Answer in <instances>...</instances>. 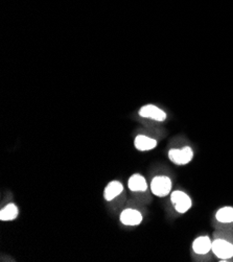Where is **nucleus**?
Listing matches in <instances>:
<instances>
[{
	"label": "nucleus",
	"instance_id": "f257e3e1",
	"mask_svg": "<svg viewBox=\"0 0 233 262\" xmlns=\"http://www.w3.org/2000/svg\"><path fill=\"white\" fill-rule=\"evenodd\" d=\"M149 183L154 196L159 199L167 198L174 189L175 173L170 167L157 164L152 168Z\"/></svg>",
	"mask_w": 233,
	"mask_h": 262
},
{
	"label": "nucleus",
	"instance_id": "f03ea898",
	"mask_svg": "<svg viewBox=\"0 0 233 262\" xmlns=\"http://www.w3.org/2000/svg\"><path fill=\"white\" fill-rule=\"evenodd\" d=\"M166 154L170 162L174 165L186 166L193 162L196 152L190 140L183 135H179L170 140Z\"/></svg>",
	"mask_w": 233,
	"mask_h": 262
},
{
	"label": "nucleus",
	"instance_id": "7ed1b4c3",
	"mask_svg": "<svg viewBox=\"0 0 233 262\" xmlns=\"http://www.w3.org/2000/svg\"><path fill=\"white\" fill-rule=\"evenodd\" d=\"M102 198L110 210L117 215L129 200L125 186L119 180H113L108 183L103 188Z\"/></svg>",
	"mask_w": 233,
	"mask_h": 262
},
{
	"label": "nucleus",
	"instance_id": "20e7f679",
	"mask_svg": "<svg viewBox=\"0 0 233 262\" xmlns=\"http://www.w3.org/2000/svg\"><path fill=\"white\" fill-rule=\"evenodd\" d=\"M166 137V130L163 127L145 126L135 134L134 147L140 152H147L156 148Z\"/></svg>",
	"mask_w": 233,
	"mask_h": 262
},
{
	"label": "nucleus",
	"instance_id": "39448f33",
	"mask_svg": "<svg viewBox=\"0 0 233 262\" xmlns=\"http://www.w3.org/2000/svg\"><path fill=\"white\" fill-rule=\"evenodd\" d=\"M146 214L147 206L133 198H130L119 212L118 220L119 223L124 227L135 228L143 223Z\"/></svg>",
	"mask_w": 233,
	"mask_h": 262
},
{
	"label": "nucleus",
	"instance_id": "423d86ee",
	"mask_svg": "<svg viewBox=\"0 0 233 262\" xmlns=\"http://www.w3.org/2000/svg\"><path fill=\"white\" fill-rule=\"evenodd\" d=\"M211 237L215 259L220 262H233V231L215 230Z\"/></svg>",
	"mask_w": 233,
	"mask_h": 262
},
{
	"label": "nucleus",
	"instance_id": "0eeeda50",
	"mask_svg": "<svg viewBox=\"0 0 233 262\" xmlns=\"http://www.w3.org/2000/svg\"><path fill=\"white\" fill-rule=\"evenodd\" d=\"M194 206L192 195L183 188H174L167 196V214L176 219L186 214Z\"/></svg>",
	"mask_w": 233,
	"mask_h": 262
},
{
	"label": "nucleus",
	"instance_id": "6e6552de",
	"mask_svg": "<svg viewBox=\"0 0 233 262\" xmlns=\"http://www.w3.org/2000/svg\"><path fill=\"white\" fill-rule=\"evenodd\" d=\"M126 187L131 198L146 206L152 204L154 195L152 194L147 179L142 173L135 172L129 177Z\"/></svg>",
	"mask_w": 233,
	"mask_h": 262
},
{
	"label": "nucleus",
	"instance_id": "1a4fd4ad",
	"mask_svg": "<svg viewBox=\"0 0 233 262\" xmlns=\"http://www.w3.org/2000/svg\"><path fill=\"white\" fill-rule=\"evenodd\" d=\"M190 258L195 262H210L215 260L211 235H198L190 245Z\"/></svg>",
	"mask_w": 233,
	"mask_h": 262
},
{
	"label": "nucleus",
	"instance_id": "9d476101",
	"mask_svg": "<svg viewBox=\"0 0 233 262\" xmlns=\"http://www.w3.org/2000/svg\"><path fill=\"white\" fill-rule=\"evenodd\" d=\"M138 116L143 121L145 126L163 127L162 124L167 120V113L156 104L149 103L138 110Z\"/></svg>",
	"mask_w": 233,
	"mask_h": 262
},
{
	"label": "nucleus",
	"instance_id": "9b49d317",
	"mask_svg": "<svg viewBox=\"0 0 233 262\" xmlns=\"http://www.w3.org/2000/svg\"><path fill=\"white\" fill-rule=\"evenodd\" d=\"M214 230L233 231V206L225 205L214 212L211 217Z\"/></svg>",
	"mask_w": 233,
	"mask_h": 262
},
{
	"label": "nucleus",
	"instance_id": "f8f14e48",
	"mask_svg": "<svg viewBox=\"0 0 233 262\" xmlns=\"http://www.w3.org/2000/svg\"><path fill=\"white\" fill-rule=\"evenodd\" d=\"M19 216V207L15 202H9L0 209V221L4 223L16 221Z\"/></svg>",
	"mask_w": 233,
	"mask_h": 262
}]
</instances>
